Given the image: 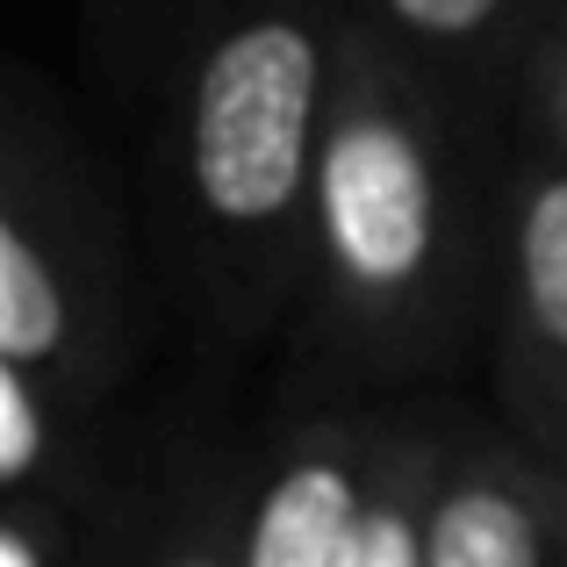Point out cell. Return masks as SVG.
Listing matches in <instances>:
<instances>
[{"mask_svg":"<svg viewBox=\"0 0 567 567\" xmlns=\"http://www.w3.org/2000/svg\"><path fill=\"white\" fill-rule=\"evenodd\" d=\"M511 137L352 29L295 302L309 395L395 402L488 352Z\"/></svg>","mask_w":567,"mask_h":567,"instance_id":"obj_1","label":"cell"},{"mask_svg":"<svg viewBox=\"0 0 567 567\" xmlns=\"http://www.w3.org/2000/svg\"><path fill=\"white\" fill-rule=\"evenodd\" d=\"M352 29V0H181L158 37V237L223 346L295 323Z\"/></svg>","mask_w":567,"mask_h":567,"instance_id":"obj_2","label":"cell"},{"mask_svg":"<svg viewBox=\"0 0 567 567\" xmlns=\"http://www.w3.org/2000/svg\"><path fill=\"white\" fill-rule=\"evenodd\" d=\"M130 237L65 101L14 65L0 101V367L109 416L130 360Z\"/></svg>","mask_w":567,"mask_h":567,"instance_id":"obj_3","label":"cell"},{"mask_svg":"<svg viewBox=\"0 0 567 567\" xmlns=\"http://www.w3.org/2000/svg\"><path fill=\"white\" fill-rule=\"evenodd\" d=\"M482 360L496 424L567 482V158L532 137H511L503 166V251Z\"/></svg>","mask_w":567,"mask_h":567,"instance_id":"obj_4","label":"cell"},{"mask_svg":"<svg viewBox=\"0 0 567 567\" xmlns=\"http://www.w3.org/2000/svg\"><path fill=\"white\" fill-rule=\"evenodd\" d=\"M410 402L309 395L245 474V567H346Z\"/></svg>","mask_w":567,"mask_h":567,"instance_id":"obj_5","label":"cell"},{"mask_svg":"<svg viewBox=\"0 0 567 567\" xmlns=\"http://www.w3.org/2000/svg\"><path fill=\"white\" fill-rule=\"evenodd\" d=\"M431 567H567V482L511 431L445 416L431 488Z\"/></svg>","mask_w":567,"mask_h":567,"instance_id":"obj_6","label":"cell"},{"mask_svg":"<svg viewBox=\"0 0 567 567\" xmlns=\"http://www.w3.org/2000/svg\"><path fill=\"white\" fill-rule=\"evenodd\" d=\"M546 8L554 0H352L374 43L496 123L517 115V80Z\"/></svg>","mask_w":567,"mask_h":567,"instance_id":"obj_7","label":"cell"},{"mask_svg":"<svg viewBox=\"0 0 567 567\" xmlns=\"http://www.w3.org/2000/svg\"><path fill=\"white\" fill-rule=\"evenodd\" d=\"M245 474L251 453L181 439L130 482L115 567H245Z\"/></svg>","mask_w":567,"mask_h":567,"instance_id":"obj_8","label":"cell"},{"mask_svg":"<svg viewBox=\"0 0 567 567\" xmlns=\"http://www.w3.org/2000/svg\"><path fill=\"white\" fill-rule=\"evenodd\" d=\"M439 453H445V416H431V410L410 402V424H402L395 453H388L374 511H367L360 546H352L346 567H431V488H439Z\"/></svg>","mask_w":567,"mask_h":567,"instance_id":"obj_9","label":"cell"},{"mask_svg":"<svg viewBox=\"0 0 567 567\" xmlns=\"http://www.w3.org/2000/svg\"><path fill=\"white\" fill-rule=\"evenodd\" d=\"M130 482L109 496H8L0 503V567H115L123 554Z\"/></svg>","mask_w":567,"mask_h":567,"instance_id":"obj_10","label":"cell"},{"mask_svg":"<svg viewBox=\"0 0 567 567\" xmlns=\"http://www.w3.org/2000/svg\"><path fill=\"white\" fill-rule=\"evenodd\" d=\"M517 137L546 144V152L567 158V0H554L532 37V58H525V80H517Z\"/></svg>","mask_w":567,"mask_h":567,"instance_id":"obj_11","label":"cell"},{"mask_svg":"<svg viewBox=\"0 0 567 567\" xmlns=\"http://www.w3.org/2000/svg\"><path fill=\"white\" fill-rule=\"evenodd\" d=\"M101 8H109V22L123 29V37H166L181 0H101Z\"/></svg>","mask_w":567,"mask_h":567,"instance_id":"obj_12","label":"cell"}]
</instances>
